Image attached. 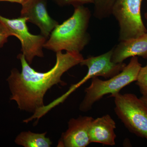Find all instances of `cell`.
Masks as SVG:
<instances>
[{
    "instance_id": "cell-19",
    "label": "cell",
    "mask_w": 147,
    "mask_h": 147,
    "mask_svg": "<svg viewBox=\"0 0 147 147\" xmlns=\"http://www.w3.org/2000/svg\"><path fill=\"white\" fill-rule=\"evenodd\" d=\"M146 18L147 20V13H146Z\"/></svg>"
},
{
    "instance_id": "cell-1",
    "label": "cell",
    "mask_w": 147,
    "mask_h": 147,
    "mask_svg": "<svg viewBox=\"0 0 147 147\" xmlns=\"http://www.w3.org/2000/svg\"><path fill=\"white\" fill-rule=\"evenodd\" d=\"M17 58L21 61V72L13 69L7 80L11 93L10 100L16 101L20 110L33 114L45 106L43 100L47 91L55 85H66L62 76L84 59L80 53L58 52L53 68L40 72L31 67L22 53Z\"/></svg>"
},
{
    "instance_id": "cell-17",
    "label": "cell",
    "mask_w": 147,
    "mask_h": 147,
    "mask_svg": "<svg viewBox=\"0 0 147 147\" xmlns=\"http://www.w3.org/2000/svg\"><path fill=\"white\" fill-rule=\"evenodd\" d=\"M27 0H0V1H7L9 2L17 3L22 5Z\"/></svg>"
},
{
    "instance_id": "cell-7",
    "label": "cell",
    "mask_w": 147,
    "mask_h": 147,
    "mask_svg": "<svg viewBox=\"0 0 147 147\" xmlns=\"http://www.w3.org/2000/svg\"><path fill=\"white\" fill-rule=\"evenodd\" d=\"M113 48L99 56H90L84 59L80 64L86 66L88 68L86 75L76 84L72 85L67 91L71 94L77 88L88 80L94 77L102 76L110 78L119 73L126 65L124 63H115L112 61Z\"/></svg>"
},
{
    "instance_id": "cell-3",
    "label": "cell",
    "mask_w": 147,
    "mask_h": 147,
    "mask_svg": "<svg viewBox=\"0 0 147 147\" xmlns=\"http://www.w3.org/2000/svg\"><path fill=\"white\" fill-rule=\"evenodd\" d=\"M142 65L138 57H131L128 65L115 76L107 80H102L98 77L92 79L89 86L85 90L84 98L79 105V110L86 112L91 110L96 102L106 95H113L119 93L129 84L137 81Z\"/></svg>"
},
{
    "instance_id": "cell-6",
    "label": "cell",
    "mask_w": 147,
    "mask_h": 147,
    "mask_svg": "<svg viewBox=\"0 0 147 147\" xmlns=\"http://www.w3.org/2000/svg\"><path fill=\"white\" fill-rule=\"evenodd\" d=\"M28 18L18 17L10 19L0 14V22L5 26L11 34L21 41V52L29 64L36 57H44L42 49L47 38L42 35H34L29 32L27 26Z\"/></svg>"
},
{
    "instance_id": "cell-13",
    "label": "cell",
    "mask_w": 147,
    "mask_h": 147,
    "mask_svg": "<svg viewBox=\"0 0 147 147\" xmlns=\"http://www.w3.org/2000/svg\"><path fill=\"white\" fill-rule=\"evenodd\" d=\"M116 0H94V15L96 18L102 19L112 14V8Z\"/></svg>"
},
{
    "instance_id": "cell-9",
    "label": "cell",
    "mask_w": 147,
    "mask_h": 147,
    "mask_svg": "<svg viewBox=\"0 0 147 147\" xmlns=\"http://www.w3.org/2000/svg\"><path fill=\"white\" fill-rule=\"evenodd\" d=\"M93 118L89 116H79L71 118L68 122V128L62 134L57 147H86L91 143L90 125Z\"/></svg>"
},
{
    "instance_id": "cell-16",
    "label": "cell",
    "mask_w": 147,
    "mask_h": 147,
    "mask_svg": "<svg viewBox=\"0 0 147 147\" xmlns=\"http://www.w3.org/2000/svg\"><path fill=\"white\" fill-rule=\"evenodd\" d=\"M59 4L62 5H72L74 6L84 4L92 3L91 0H56Z\"/></svg>"
},
{
    "instance_id": "cell-8",
    "label": "cell",
    "mask_w": 147,
    "mask_h": 147,
    "mask_svg": "<svg viewBox=\"0 0 147 147\" xmlns=\"http://www.w3.org/2000/svg\"><path fill=\"white\" fill-rule=\"evenodd\" d=\"M21 16L28 18V22L36 25L41 34L46 38L59 24L49 15L45 0H27L22 5Z\"/></svg>"
},
{
    "instance_id": "cell-2",
    "label": "cell",
    "mask_w": 147,
    "mask_h": 147,
    "mask_svg": "<svg viewBox=\"0 0 147 147\" xmlns=\"http://www.w3.org/2000/svg\"><path fill=\"white\" fill-rule=\"evenodd\" d=\"M71 17L58 24L51 32L43 47L55 53L65 50L80 53L90 42L88 32L90 11L83 5L74 6Z\"/></svg>"
},
{
    "instance_id": "cell-5",
    "label": "cell",
    "mask_w": 147,
    "mask_h": 147,
    "mask_svg": "<svg viewBox=\"0 0 147 147\" xmlns=\"http://www.w3.org/2000/svg\"><path fill=\"white\" fill-rule=\"evenodd\" d=\"M142 0H116L112 10L119 27V40L141 36L147 33L141 14Z\"/></svg>"
},
{
    "instance_id": "cell-12",
    "label": "cell",
    "mask_w": 147,
    "mask_h": 147,
    "mask_svg": "<svg viewBox=\"0 0 147 147\" xmlns=\"http://www.w3.org/2000/svg\"><path fill=\"white\" fill-rule=\"evenodd\" d=\"M47 132L36 133L28 131H23L15 139L16 144L25 147H50L52 142L46 137Z\"/></svg>"
},
{
    "instance_id": "cell-18",
    "label": "cell",
    "mask_w": 147,
    "mask_h": 147,
    "mask_svg": "<svg viewBox=\"0 0 147 147\" xmlns=\"http://www.w3.org/2000/svg\"><path fill=\"white\" fill-rule=\"evenodd\" d=\"M140 98L147 107V96H142V97H140Z\"/></svg>"
},
{
    "instance_id": "cell-21",
    "label": "cell",
    "mask_w": 147,
    "mask_h": 147,
    "mask_svg": "<svg viewBox=\"0 0 147 147\" xmlns=\"http://www.w3.org/2000/svg\"><path fill=\"white\" fill-rule=\"evenodd\" d=\"M146 65L147 66V64H146Z\"/></svg>"
},
{
    "instance_id": "cell-10",
    "label": "cell",
    "mask_w": 147,
    "mask_h": 147,
    "mask_svg": "<svg viewBox=\"0 0 147 147\" xmlns=\"http://www.w3.org/2000/svg\"><path fill=\"white\" fill-rule=\"evenodd\" d=\"M116 124L109 115L94 119L89 129L91 143H99L106 146L116 144L117 135L115 132Z\"/></svg>"
},
{
    "instance_id": "cell-4",
    "label": "cell",
    "mask_w": 147,
    "mask_h": 147,
    "mask_svg": "<svg viewBox=\"0 0 147 147\" xmlns=\"http://www.w3.org/2000/svg\"><path fill=\"white\" fill-rule=\"evenodd\" d=\"M114 98L115 112L131 133L147 139V107L140 98L132 93H118Z\"/></svg>"
},
{
    "instance_id": "cell-14",
    "label": "cell",
    "mask_w": 147,
    "mask_h": 147,
    "mask_svg": "<svg viewBox=\"0 0 147 147\" xmlns=\"http://www.w3.org/2000/svg\"><path fill=\"white\" fill-rule=\"evenodd\" d=\"M136 84L143 96H147V66L142 67L137 77Z\"/></svg>"
},
{
    "instance_id": "cell-15",
    "label": "cell",
    "mask_w": 147,
    "mask_h": 147,
    "mask_svg": "<svg viewBox=\"0 0 147 147\" xmlns=\"http://www.w3.org/2000/svg\"><path fill=\"white\" fill-rule=\"evenodd\" d=\"M10 36H11V34L8 30L0 22V48L3 47Z\"/></svg>"
},
{
    "instance_id": "cell-11",
    "label": "cell",
    "mask_w": 147,
    "mask_h": 147,
    "mask_svg": "<svg viewBox=\"0 0 147 147\" xmlns=\"http://www.w3.org/2000/svg\"><path fill=\"white\" fill-rule=\"evenodd\" d=\"M135 56L147 59V33L138 37L121 41L113 48L112 61L121 63L127 58Z\"/></svg>"
},
{
    "instance_id": "cell-20",
    "label": "cell",
    "mask_w": 147,
    "mask_h": 147,
    "mask_svg": "<svg viewBox=\"0 0 147 147\" xmlns=\"http://www.w3.org/2000/svg\"><path fill=\"white\" fill-rule=\"evenodd\" d=\"M91 1H92V3H93L94 1V0H91Z\"/></svg>"
}]
</instances>
